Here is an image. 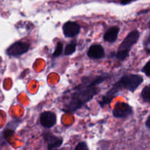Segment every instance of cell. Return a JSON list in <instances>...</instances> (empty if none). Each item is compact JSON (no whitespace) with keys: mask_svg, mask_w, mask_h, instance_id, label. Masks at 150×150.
<instances>
[{"mask_svg":"<svg viewBox=\"0 0 150 150\" xmlns=\"http://www.w3.org/2000/svg\"><path fill=\"white\" fill-rule=\"evenodd\" d=\"M108 78L109 76L107 74L93 78H83L81 83L76 86L69 94L68 98L63 105L62 111L73 114L80 109L99 93L100 89L98 87V85Z\"/></svg>","mask_w":150,"mask_h":150,"instance_id":"6da1fadb","label":"cell"},{"mask_svg":"<svg viewBox=\"0 0 150 150\" xmlns=\"http://www.w3.org/2000/svg\"><path fill=\"white\" fill-rule=\"evenodd\" d=\"M144 79L138 74H125L122 76L117 82H116L111 89L102 97L99 104L101 108L109 104L117 95L123 89H127L131 92H134L139 86L143 83Z\"/></svg>","mask_w":150,"mask_h":150,"instance_id":"7a4b0ae2","label":"cell"},{"mask_svg":"<svg viewBox=\"0 0 150 150\" xmlns=\"http://www.w3.org/2000/svg\"><path fill=\"white\" fill-rule=\"evenodd\" d=\"M140 38V33L138 30L130 32L126 36L124 40L119 46L116 54V57L120 61H124L129 57V54L132 47L138 42Z\"/></svg>","mask_w":150,"mask_h":150,"instance_id":"3957f363","label":"cell"},{"mask_svg":"<svg viewBox=\"0 0 150 150\" xmlns=\"http://www.w3.org/2000/svg\"><path fill=\"white\" fill-rule=\"evenodd\" d=\"M29 48H30V45L29 42L18 41L9 46V48L6 51V54L9 57H18L26 54L29 51Z\"/></svg>","mask_w":150,"mask_h":150,"instance_id":"277c9868","label":"cell"},{"mask_svg":"<svg viewBox=\"0 0 150 150\" xmlns=\"http://www.w3.org/2000/svg\"><path fill=\"white\" fill-rule=\"evenodd\" d=\"M133 114V108L128 103L125 102H118L113 110V115L118 119L127 118Z\"/></svg>","mask_w":150,"mask_h":150,"instance_id":"5b68a950","label":"cell"},{"mask_svg":"<svg viewBox=\"0 0 150 150\" xmlns=\"http://www.w3.org/2000/svg\"><path fill=\"white\" fill-rule=\"evenodd\" d=\"M42 136L47 144L48 150H56L59 148L63 143V139L54 135L50 132H44Z\"/></svg>","mask_w":150,"mask_h":150,"instance_id":"8992f818","label":"cell"},{"mask_svg":"<svg viewBox=\"0 0 150 150\" xmlns=\"http://www.w3.org/2000/svg\"><path fill=\"white\" fill-rule=\"evenodd\" d=\"M40 122L45 128H51L57 123V116L52 111H45L40 116Z\"/></svg>","mask_w":150,"mask_h":150,"instance_id":"52a82bcc","label":"cell"},{"mask_svg":"<svg viewBox=\"0 0 150 150\" xmlns=\"http://www.w3.org/2000/svg\"><path fill=\"white\" fill-rule=\"evenodd\" d=\"M81 26L75 21H67L63 25V34L66 38H73L80 32Z\"/></svg>","mask_w":150,"mask_h":150,"instance_id":"ba28073f","label":"cell"},{"mask_svg":"<svg viewBox=\"0 0 150 150\" xmlns=\"http://www.w3.org/2000/svg\"><path fill=\"white\" fill-rule=\"evenodd\" d=\"M87 56L91 59H100L105 57V50L101 45L94 44L89 47Z\"/></svg>","mask_w":150,"mask_h":150,"instance_id":"9c48e42d","label":"cell"},{"mask_svg":"<svg viewBox=\"0 0 150 150\" xmlns=\"http://www.w3.org/2000/svg\"><path fill=\"white\" fill-rule=\"evenodd\" d=\"M120 32V27L117 26H113L110 27L103 35L104 41L110 43L115 42L118 38V35Z\"/></svg>","mask_w":150,"mask_h":150,"instance_id":"30bf717a","label":"cell"},{"mask_svg":"<svg viewBox=\"0 0 150 150\" xmlns=\"http://www.w3.org/2000/svg\"><path fill=\"white\" fill-rule=\"evenodd\" d=\"M141 97L145 103H150V85L146 86L142 89Z\"/></svg>","mask_w":150,"mask_h":150,"instance_id":"8fae6325","label":"cell"},{"mask_svg":"<svg viewBox=\"0 0 150 150\" xmlns=\"http://www.w3.org/2000/svg\"><path fill=\"white\" fill-rule=\"evenodd\" d=\"M76 45H77V43H76V41H73L70 43H69L64 48V55L69 56L74 54L76 50Z\"/></svg>","mask_w":150,"mask_h":150,"instance_id":"7c38bea8","label":"cell"},{"mask_svg":"<svg viewBox=\"0 0 150 150\" xmlns=\"http://www.w3.org/2000/svg\"><path fill=\"white\" fill-rule=\"evenodd\" d=\"M63 53V43L62 42H58L57 44V46H56L55 51L53 53V57H59L62 55V54Z\"/></svg>","mask_w":150,"mask_h":150,"instance_id":"4fadbf2b","label":"cell"},{"mask_svg":"<svg viewBox=\"0 0 150 150\" xmlns=\"http://www.w3.org/2000/svg\"><path fill=\"white\" fill-rule=\"evenodd\" d=\"M74 150H89V148L86 142H81L76 145Z\"/></svg>","mask_w":150,"mask_h":150,"instance_id":"5bb4252c","label":"cell"},{"mask_svg":"<svg viewBox=\"0 0 150 150\" xmlns=\"http://www.w3.org/2000/svg\"><path fill=\"white\" fill-rule=\"evenodd\" d=\"M142 71L143 72V73H144L146 76L150 77V60L149 62H147L146 63V64L144 66L143 68H142Z\"/></svg>","mask_w":150,"mask_h":150,"instance_id":"9a60e30c","label":"cell"},{"mask_svg":"<svg viewBox=\"0 0 150 150\" xmlns=\"http://www.w3.org/2000/svg\"><path fill=\"white\" fill-rule=\"evenodd\" d=\"M144 46L145 48L146 49H150V35L145 40V42H144Z\"/></svg>","mask_w":150,"mask_h":150,"instance_id":"2e32d148","label":"cell"},{"mask_svg":"<svg viewBox=\"0 0 150 150\" xmlns=\"http://www.w3.org/2000/svg\"><path fill=\"white\" fill-rule=\"evenodd\" d=\"M145 125H146V127H147L148 129L150 130V115L148 117V118L146 119V122H145Z\"/></svg>","mask_w":150,"mask_h":150,"instance_id":"e0dca14e","label":"cell"},{"mask_svg":"<svg viewBox=\"0 0 150 150\" xmlns=\"http://www.w3.org/2000/svg\"><path fill=\"white\" fill-rule=\"evenodd\" d=\"M132 0H121V4L123 5H125V4H129V3L131 2Z\"/></svg>","mask_w":150,"mask_h":150,"instance_id":"ac0fdd59","label":"cell"},{"mask_svg":"<svg viewBox=\"0 0 150 150\" xmlns=\"http://www.w3.org/2000/svg\"><path fill=\"white\" fill-rule=\"evenodd\" d=\"M146 53H147L148 54H149V55H150V49H146Z\"/></svg>","mask_w":150,"mask_h":150,"instance_id":"d6986e66","label":"cell"},{"mask_svg":"<svg viewBox=\"0 0 150 150\" xmlns=\"http://www.w3.org/2000/svg\"><path fill=\"white\" fill-rule=\"evenodd\" d=\"M1 57H0V63H1Z\"/></svg>","mask_w":150,"mask_h":150,"instance_id":"ffe728a7","label":"cell"},{"mask_svg":"<svg viewBox=\"0 0 150 150\" xmlns=\"http://www.w3.org/2000/svg\"><path fill=\"white\" fill-rule=\"evenodd\" d=\"M149 26H150V21H149Z\"/></svg>","mask_w":150,"mask_h":150,"instance_id":"44dd1931","label":"cell"}]
</instances>
